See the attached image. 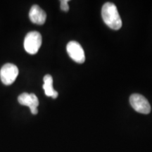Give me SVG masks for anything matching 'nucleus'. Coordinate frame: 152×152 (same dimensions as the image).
I'll return each mask as SVG.
<instances>
[{
	"label": "nucleus",
	"mask_w": 152,
	"mask_h": 152,
	"mask_svg": "<svg viewBox=\"0 0 152 152\" xmlns=\"http://www.w3.org/2000/svg\"><path fill=\"white\" fill-rule=\"evenodd\" d=\"M102 16L104 23L111 29L118 30L122 27V20L116 6L114 4L111 2L104 4L102 9Z\"/></svg>",
	"instance_id": "nucleus-1"
},
{
	"label": "nucleus",
	"mask_w": 152,
	"mask_h": 152,
	"mask_svg": "<svg viewBox=\"0 0 152 152\" xmlns=\"http://www.w3.org/2000/svg\"><path fill=\"white\" fill-rule=\"evenodd\" d=\"M42 35L37 31H32L26 35L24 39L25 50L30 54H35L42 45Z\"/></svg>",
	"instance_id": "nucleus-2"
},
{
	"label": "nucleus",
	"mask_w": 152,
	"mask_h": 152,
	"mask_svg": "<svg viewBox=\"0 0 152 152\" xmlns=\"http://www.w3.org/2000/svg\"><path fill=\"white\" fill-rule=\"evenodd\" d=\"M18 75V68L14 64H4L0 71V78L4 84L10 85L16 80Z\"/></svg>",
	"instance_id": "nucleus-3"
},
{
	"label": "nucleus",
	"mask_w": 152,
	"mask_h": 152,
	"mask_svg": "<svg viewBox=\"0 0 152 152\" xmlns=\"http://www.w3.org/2000/svg\"><path fill=\"white\" fill-rule=\"evenodd\" d=\"M130 103L137 112L142 114H149L151 112V106L148 100L139 94H133L130 97Z\"/></svg>",
	"instance_id": "nucleus-4"
},
{
	"label": "nucleus",
	"mask_w": 152,
	"mask_h": 152,
	"mask_svg": "<svg viewBox=\"0 0 152 152\" xmlns=\"http://www.w3.org/2000/svg\"><path fill=\"white\" fill-rule=\"evenodd\" d=\"M69 56L77 64H83L85 61V52L83 47L78 42L71 41L68 42L66 47Z\"/></svg>",
	"instance_id": "nucleus-5"
},
{
	"label": "nucleus",
	"mask_w": 152,
	"mask_h": 152,
	"mask_svg": "<svg viewBox=\"0 0 152 152\" xmlns=\"http://www.w3.org/2000/svg\"><path fill=\"white\" fill-rule=\"evenodd\" d=\"M18 101L21 105L28 106L31 113L34 115H36L38 113L37 106H39V101L35 94L23 93L19 95Z\"/></svg>",
	"instance_id": "nucleus-6"
},
{
	"label": "nucleus",
	"mask_w": 152,
	"mask_h": 152,
	"mask_svg": "<svg viewBox=\"0 0 152 152\" xmlns=\"http://www.w3.org/2000/svg\"><path fill=\"white\" fill-rule=\"evenodd\" d=\"M29 18L33 23L43 25L46 21L47 14L39 6L34 5L30 10Z\"/></svg>",
	"instance_id": "nucleus-7"
},
{
	"label": "nucleus",
	"mask_w": 152,
	"mask_h": 152,
	"mask_svg": "<svg viewBox=\"0 0 152 152\" xmlns=\"http://www.w3.org/2000/svg\"><path fill=\"white\" fill-rule=\"evenodd\" d=\"M43 89L45 90V94L47 96H50L53 99H56L58 96V92L53 88V78L50 75H46L44 77Z\"/></svg>",
	"instance_id": "nucleus-8"
},
{
	"label": "nucleus",
	"mask_w": 152,
	"mask_h": 152,
	"mask_svg": "<svg viewBox=\"0 0 152 152\" xmlns=\"http://www.w3.org/2000/svg\"><path fill=\"white\" fill-rule=\"evenodd\" d=\"M68 0H62L61 1V9L64 11H68L69 10V6H68Z\"/></svg>",
	"instance_id": "nucleus-9"
}]
</instances>
